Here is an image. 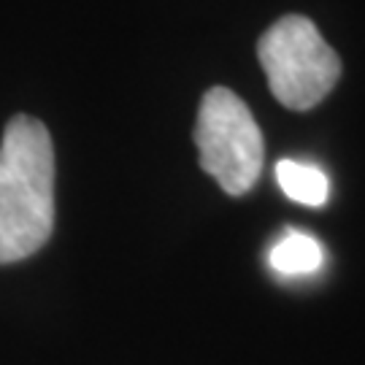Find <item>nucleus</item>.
I'll use <instances>...</instances> for the list:
<instances>
[{"instance_id":"f03ea898","label":"nucleus","mask_w":365,"mask_h":365,"mask_svg":"<svg viewBox=\"0 0 365 365\" xmlns=\"http://www.w3.org/2000/svg\"><path fill=\"white\" fill-rule=\"evenodd\" d=\"M257 57L274 98L292 111L319 106L341 78V57L312 19L300 14L276 19L262 33Z\"/></svg>"},{"instance_id":"7ed1b4c3","label":"nucleus","mask_w":365,"mask_h":365,"mask_svg":"<svg viewBox=\"0 0 365 365\" xmlns=\"http://www.w3.org/2000/svg\"><path fill=\"white\" fill-rule=\"evenodd\" d=\"M195 146L200 168L227 195H247L257 184L265 141L249 106L227 87H211L197 108Z\"/></svg>"},{"instance_id":"f257e3e1","label":"nucleus","mask_w":365,"mask_h":365,"mask_svg":"<svg viewBox=\"0 0 365 365\" xmlns=\"http://www.w3.org/2000/svg\"><path fill=\"white\" fill-rule=\"evenodd\" d=\"M54 230V146L46 125L19 114L0 144V265L36 255Z\"/></svg>"},{"instance_id":"20e7f679","label":"nucleus","mask_w":365,"mask_h":365,"mask_svg":"<svg viewBox=\"0 0 365 365\" xmlns=\"http://www.w3.org/2000/svg\"><path fill=\"white\" fill-rule=\"evenodd\" d=\"M322 247L319 241L298 230H287L268 252V262L282 276H306L322 265Z\"/></svg>"},{"instance_id":"39448f33","label":"nucleus","mask_w":365,"mask_h":365,"mask_svg":"<svg viewBox=\"0 0 365 365\" xmlns=\"http://www.w3.org/2000/svg\"><path fill=\"white\" fill-rule=\"evenodd\" d=\"M276 179L279 187L284 190V195L303 206H325L330 195V182L322 170L309 163L298 160H282L276 165Z\"/></svg>"}]
</instances>
